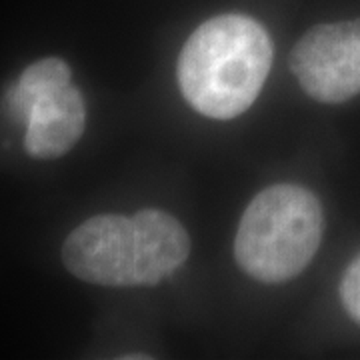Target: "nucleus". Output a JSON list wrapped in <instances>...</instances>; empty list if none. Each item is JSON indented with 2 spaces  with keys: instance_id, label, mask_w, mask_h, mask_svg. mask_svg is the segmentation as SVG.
Here are the masks:
<instances>
[{
  "instance_id": "f03ea898",
  "label": "nucleus",
  "mask_w": 360,
  "mask_h": 360,
  "mask_svg": "<svg viewBox=\"0 0 360 360\" xmlns=\"http://www.w3.org/2000/svg\"><path fill=\"white\" fill-rule=\"evenodd\" d=\"M272 65L264 26L245 14H220L188 37L179 56V86L196 112L229 120L257 101Z\"/></svg>"
},
{
  "instance_id": "7ed1b4c3",
  "label": "nucleus",
  "mask_w": 360,
  "mask_h": 360,
  "mask_svg": "<svg viewBox=\"0 0 360 360\" xmlns=\"http://www.w3.org/2000/svg\"><path fill=\"white\" fill-rule=\"evenodd\" d=\"M322 231V206L314 194L296 184H274L258 193L245 210L234 257L255 281L284 283L309 266Z\"/></svg>"
},
{
  "instance_id": "0eeeda50",
  "label": "nucleus",
  "mask_w": 360,
  "mask_h": 360,
  "mask_svg": "<svg viewBox=\"0 0 360 360\" xmlns=\"http://www.w3.org/2000/svg\"><path fill=\"white\" fill-rule=\"evenodd\" d=\"M340 298L348 314L360 324V257L345 272L340 283Z\"/></svg>"
},
{
  "instance_id": "20e7f679",
  "label": "nucleus",
  "mask_w": 360,
  "mask_h": 360,
  "mask_svg": "<svg viewBox=\"0 0 360 360\" xmlns=\"http://www.w3.org/2000/svg\"><path fill=\"white\" fill-rule=\"evenodd\" d=\"M290 70L319 103L354 98L360 94V18L310 28L292 49Z\"/></svg>"
},
{
  "instance_id": "39448f33",
  "label": "nucleus",
  "mask_w": 360,
  "mask_h": 360,
  "mask_svg": "<svg viewBox=\"0 0 360 360\" xmlns=\"http://www.w3.org/2000/svg\"><path fill=\"white\" fill-rule=\"evenodd\" d=\"M84 120V101L72 84L42 96L26 122V153L42 160L66 155L82 136Z\"/></svg>"
},
{
  "instance_id": "f257e3e1",
  "label": "nucleus",
  "mask_w": 360,
  "mask_h": 360,
  "mask_svg": "<svg viewBox=\"0 0 360 360\" xmlns=\"http://www.w3.org/2000/svg\"><path fill=\"white\" fill-rule=\"evenodd\" d=\"M191 252V238L174 217L144 208L132 219L101 214L84 220L63 246L66 269L101 286H153L174 274Z\"/></svg>"
},
{
  "instance_id": "423d86ee",
  "label": "nucleus",
  "mask_w": 360,
  "mask_h": 360,
  "mask_svg": "<svg viewBox=\"0 0 360 360\" xmlns=\"http://www.w3.org/2000/svg\"><path fill=\"white\" fill-rule=\"evenodd\" d=\"M70 84V68L60 58H42L25 68L20 78L6 92V106L11 115L28 122L34 104L42 96Z\"/></svg>"
}]
</instances>
